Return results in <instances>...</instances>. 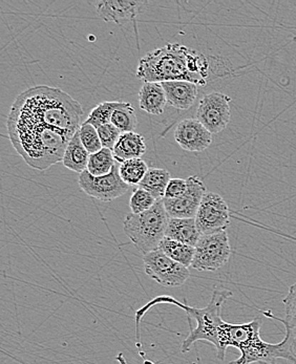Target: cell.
<instances>
[{"instance_id":"cell-5","label":"cell","mask_w":296,"mask_h":364,"mask_svg":"<svg viewBox=\"0 0 296 364\" xmlns=\"http://www.w3.org/2000/svg\"><path fill=\"white\" fill-rule=\"evenodd\" d=\"M169 220L163 200H158L149 210L125 216L123 227L137 250L145 255L159 249L164 240Z\"/></svg>"},{"instance_id":"cell-11","label":"cell","mask_w":296,"mask_h":364,"mask_svg":"<svg viewBox=\"0 0 296 364\" xmlns=\"http://www.w3.org/2000/svg\"><path fill=\"white\" fill-rule=\"evenodd\" d=\"M231 97L223 92H213L205 95L199 103L196 120L212 134L223 132L231 122Z\"/></svg>"},{"instance_id":"cell-10","label":"cell","mask_w":296,"mask_h":364,"mask_svg":"<svg viewBox=\"0 0 296 364\" xmlns=\"http://www.w3.org/2000/svg\"><path fill=\"white\" fill-rule=\"evenodd\" d=\"M78 183L83 193L102 202H110L125 196L130 187L121 178L117 165L110 174L103 176H94L85 171L79 174Z\"/></svg>"},{"instance_id":"cell-27","label":"cell","mask_w":296,"mask_h":364,"mask_svg":"<svg viewBox=\"0 0 296 364\" xmlns=\"http://www.w3.org/2000/svg\"><path fill=\"white\" fill-rule=\"evenodd\" d=\"M157 200H158L148 191L142 188H138L130 196V208L132 213L139 215V213H145V211L152 208Z\"/></svg>"},{"instance_id":"cell-2","label":"cell","mask_w":296,"mask_h":364,"mask_svg":"<svg viewBox=\"0 0 296 364\" xmlns=\"http://www.w3.org/2000/svg\"><path fill=\"white\" fill-rule=\"evenodd\" d=\"M208 76L206 57L180 43H169L148 53L137 68V77L144 83L187 81L205 86Z\"/></svg>"},{"instance_id":"cell-31","label":"cell","mask_w":296,"mask_h":364,"mask_svg":"<svg viewBox=\"0 0 296 364\" xmlns=\"http://www.w3.org/2000/svg\"><path fill=\"white\" fill-rule=\"evenodd\" d=\"M284 339L288 346L290 361L296 364V328H286V336Z\"/></svg>"},{"instance_id":"cell-6","label":"cell","mask_w":296,"mask_h":364,"mask_svg":"<svg viewBox=\"0 0 296 364\" xmlns=\"http://www.w3.org/2000/svg\"><path fill=\"white\" fill-rule=\"evenodd\" d=\"M191 268L196 271H218L228 262L231 247L227 231L202 235L196 245Z\"/></svg>"},{"instance_id":"cell-19","label":"cell","mask_w":296,"mask_h":364,"mask_svg":"<svg viewBox=\"0 0 296 364\" xmlns=\"http://www.w3.org/2000/svg\"><path fill=\"white\" fill-rule=\"evenodd\" d=\"M90 154L83 146L81 143L79 132L74 134L66 147L65 154H64L63 163L66 168L70 171L83 173L88 171V161H90Z\"/></svg>"},{"instance_id":"cell-15","label":"cell","mask_w":296,"mask_h":364,"mask_svg":"<svg viewBox=\"0 0 296 364\" xmlns=\"http://www.w3.org/2000/svg\"><path fill=\"white\" fill-rule=\"evenodd\" d=\"M167 102L172 107L180 110L189 109L198 97V85L187 81H169L163 82Z\"/></svg>"},{"instance_id":"cell-22","label":"cell","mask_w":296,"mask_h":364,"mask_svg":"<svg viewBox=\"0 0 296 364\" xmlns=\"http://www.w3.org/2000/svg\"><path fill=\"white\" fill-rule=\"evenodd\" d=\"M110 124L117 127L122 134L134 132L137 127V116L132 105L119 101L110 118Z\"/></svg>"},{"instance_id":"cell-25","label":"cell","mask_w":296,"mask_h":364,"mask_svg":"<svg viewBox=\"0 0 296 364\" xmlns=\"http://www.w3.org/2000/svg\"><path fill=\"white\" fill-rule=\"evenodd\" d=\"M118 103L119 101H105V102L100 103L90 110L85 123L92 125L96 129H99L102 125L110 124L112 112Z\"/></svg>"},{"instance_id":"cell-24","label":"cell","mask_w":296,"mask_h":364,"mask_svg":"<svg viewBox=\"0 0 296 364\" xmlns=\"http://www.w3.org/2000/svg\"><path fill=\"white\" fill-rule=\"evenodd\" d=\"M148 171L149 168H148L147 162L141 158L125 161L119 166L121 178L130 186H132V185L139 186Z\"/></svg>"},{"instance_id":"cell-16","label":"cell","mask_w":296,"mask_h":364,"mask_svg":"<svg viewBox=\"0 0 296 364\" xmlns=\"http://www.w3.org/2000/svg\"><path fill=\"white\" fill-rule=\"evenodd\" d=\"M112 152H114L115 160L119 163L132 160V159H140L147 152L145 138L142 134L134 132H125L121 134Z\"/></svg>"},{"instance_id":"cell-12","label":"cell","mask_w":296,"mask_h":364,"mask_svg":"<svg viewBox=\"0 0 296 364\" xmlns=\"http://www.w3.org/2000/svg\"><path fill=\"white\" fill-rule=\"evenodd\" d=\"M207 193L204 182L199 176L187 178V189L178 198H163L165 209L169 218H194L200 208L201 203Z\"/></svg>"},{"instance_id":"cell-13","label":"cell","mask_w":296,"mask_h":364,"mask_svg":"<svg viewBox=\"0 0 296 364\" xmlns=\"http://www.w3.org/2000/svg\"><path fill=\"white\" fill-rule=\"evenodd\" d=\"M176 143L186 151H204L211 146L212 134L196 119H185L176 125Z\"/></svg>"},{"instance_id":"cell-26","label":"cell","mask_w":296,"mask_h":364,"mask_svg":"<svg viewBox=\"0 0 296 364\" xmlns=\"http://www.w3.org/2000/svg\"><path fill=\"white\" fill-rule=\"evenodd\" d=\"M285 313L286 317L284 319L278 318L271 313H265V315L273 318L278 319L284 324L285 328H296V282L289 289L288 294L284 300Z\"/></svg>"},{"instance_id":"cell-8","label":"cell","mask_w":296,"mask_h":364,"mask_svg":"<svg viewBox=\"0 0 296 364\" xmlns=\"http://www.w3.org/2000/svg\"><path fill=\"white\" fill-rule=\"evenodd\" d=\"M143 264L148 277L161 286H183L191 277L189 268L172 260L161 249L143 255Z\"/></svg>"},{"instance_id":"cell-30","label":"cell","mask_w":296,"mask_h":364,"mask_svg":"<svg viewBox=\"0 0 296 364\" xmlns=\"http://www.w3.org/2000/svg\"><path fill=\"white\" fill-rule=\"evenodd\" d=\"M187 189V180L184 178H171L169 181V186L166 188V193H165V198H180L182 194H184Z\"/></svg>"},{"instance_id":"cell-17","label":"cell","mask_w":296,"mask_h":364,"mask_svg":"<svg viewBox=\"0 0 296 364\" xmlns=\"http://www.w3.org/2000/svg\"><path fill=\"white\" fill-rule=\"evenodd\" d=\"M166 94L162 83H143L139 92V105L144 112L154 116H160L164 112L167 105Z\"/></svg>"},{"instance_id":"cell-9","label":"cell","mask_w":296,"mask_h":364,"mask_svg":"<svg viewBox=\"0 0 296 364\" xmlns=\"http://www.w3.org/2000/svg\"><path fill=\"white\" fill-rule=\"evenodd\" d=\"M194 218L201 235H213L226 231L231 225V211L220 194L207 193Z\"/></svg>"},{"instance_id":"cell-14","label":"cell","mask_w":296,"mask_h":364,"mask_svg":"<svg viewBox=\"0 0 296 364\" xmlns=\"http://www.w3.org/2000/svg\"><path fill=\"white\" fill-rule=\"evenodd\" d=\"M96 6L97 13L101 19L106 22H115V23L122 24L134 21L138 15L142 14L147 11V1H100L92 2Z\"/></svg>"},{"instance_id":"cell-23","label":"cell","mask_w":296,"mask_h":364,"mask_svg":"<svg viewBox=\"0 0 296 364\" xmlns=\"http://www.w3.org/2000/svg\"><path fill=\"white\" fill-rule=\"evenodd\" d=\"M116 162L112 150L102 149L96 154H90L88 171L94 176H106L115 168Z\"/></svg>"},{"instance_id":"cell-18","label":"cell","mask_w":296,"mask_h":364,"mask_svg":"<svg viewBox=\"0 0 296 364\" xmlns=\"http://www.w3.org/2000/svg\"><path fill=\"white\" fill-rule=\"evenodd\" d=\"M201 236L196 218H169L165 237L196 247Z\"/></svg>"},{"instance_id":"cell-1","label":"cell","mask_w":296,"mask_h":364,"mask_svg":"<svg viewBox=\"0 0 296 364\" xmlns=\"http://www.w3.org/2000/svg\"><path fill=\"white\" fill-rule=\"evenodd\" d=\"M83 108L58 87L37 85L22 92L13 103L6 123L59 130L70 136L80 129Z\"/></svg>"},{"instance_id":"cell-28","label":"cell","mask_w":296,"mask_h":364,"mask_svg":"<svg viewBox=\"0 0 296 364\" xmlns=\"http://www.w3.org/2000/svg\"><path fill=\"white\" fill-rule=\"evenodd\" d=\"M79 136H80L81 143L85 149L90 154H96L103 149L102 142H101L100 136H99L98 130L96 127L90 124L83 123L80 129L78 130Z\"/></svg>"},{"instance_id":"cell-3","label":"cell","mask_w":296,"mask_h":364,"mask_svg":"<svg viewBox=\"0 0 296 364\" xmlns=\"http://www.w3.org/2000/svg\"><path fill=\"white\" fill-rule=\"evenodd\" d=\"M13 147L37 171H46L63 160L72 136L59 130L6 123Z\"/></svg>"},{"instance_id":"cell-29","label":"cell","mask_w":296,"mask_h":364,"mask_svg":"<svg viewBox=\"0 0 296 364\" xmlns=\"http://www.w3.org/2000/svg\"><path fill=\"white\" fill-rule=\"evenodd\" d=\"M103 149H114L115 145L118 142L122 132L112 124H105L97 129Z\"/></svg>"},{"instance_id":"cell-4","label":"cell","mask_w":296,"mask_h":364,"mask_svg":"<svg viewBox=\"0 0 296 364\" xmlns=\"http://www.w3.org/2000/svg\"><path fill=\"white\" fill-rule=\"evenodd\" d=\"M231 295H233V293L231 291L214 289L213 292H212L211 302L202 309L192 308V306H187V304L174 299V297L165 296V295L156 297V299L145 304L143 308L139 309L136 315H134L137 341H138V343L140 341L141 322H142L143 317L145 316L148 311L157 304H174V306H179V308L184 310L187 317L189 319H194L196 322V328H191L189 336L183 341L182 348H181L182 353L189 352L196 341H208V343L213 344L216 348L218 346V332H220L221 326L224 322L222 319L223 304Z\"/></svg>"},{"instance_id":"cell-7","label":"cell","mask_w":296,"mask_h":364,"mask_svg":"<svg viewBox=\"0 0 296 364\" xmlns=\"http://www.w3.org/2000/svg\"><path fill=\"white\" fill-rule=\"evenodd\" d=\"M260 319L256 318L248 323L233 324L223 322L218 332V346L216 356L221 361L224 360L227 348H238L240 355L253 350L262 338L260 335Z\"/></svg>"},{"instance_id":"cell-21","label":"cell","mask_w":296,"mask_h":364,"mask_svg":"<svg viewBox=\"0 0 296 364\" xmlns=\"http://www.w3.org/2000/svg\"><path fill=\"white\" fill-rule=\"evenodd\" d=\"M159 249H161L172 260L187 267V268L191 267L194 255H196L194 247L169 240L167 237H164V240L161 242Z\"/></svg>"},{"instance_id":"cell-32","label":"cell","mask_w":296,"mask_h":364,"mask_svg":"<svg viewBox=\"0 0 296 364\" xmlns=\"http://www.w3.org/2000/svg\"><path fill=\"white\" fill-rule=\"evenodd\" d=\"M262 364H273V363H262Z\"/></svg>"},{"instance_id":"cell-20","label":"cell","mask_w":296,"mask_h":364,"mask_svg":"<svg viewBox=\"0 0 296 364\" xmlns=\"http://www.w3.org/2000/svg\"><path fill=\"white\" fill-rule=\"evenodd\" d=\"M170 180V173L166 169L149 168L142 182L139 184V188L148 191L157 200H163Z\"/></svg>"}]
</instances>
